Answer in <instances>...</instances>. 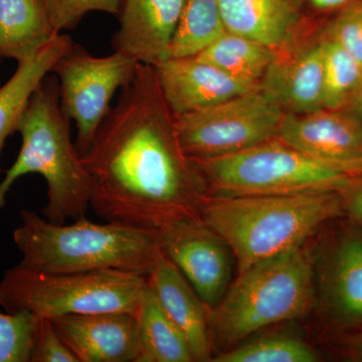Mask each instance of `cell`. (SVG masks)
<instances>
[{
	"mask_svg": "<svg viewBox=\"0 0 362 362\" xmlns=\"http://www.w3.org/2000/svg\"><path fill=\"white\" fill-rule=\"evenodd\" d=\"M278 139L313 158L362 173V120L346 107L285 114Z\"/></svg>",
	"mask_w": 362,
	"mask_h": 362,
	"instance_id": "8fae6325",
	"label": "cell"
},
{
	"mask_svg": "<svg viewBox=\"0 0 362 362\" xmlns=\"http://www.w3.org/2000/svg\"><path fill=\"white\" fill-rule=\"evenodd\" d=\"M259 88L285 114L323 109L321 40L286 51L277 49Z\"/></svg>",
	"mask_w": 362,
	"mask_h": 362,
	"instance_id": "5bb4252c",
	"label": "cell"
},
{
	"mask_svg": "<svg viewBox=\"0 0 362 362\" xmlns=\"http://www.w3.org/2000/svg\"><path fill=\"white\" fill-rule=\"evenodd\" d=\"M189 162L199 185L220 197L339 192L361 173L275 139L230 156Z\"/></svg>",
	"mask_w": 362,
	"mask_h": 362,
	"instance_id": "52a82bcc",
	"label": "cell"
},
{
	"mask_svg": "<svg viewBox=\"0 0 362 362\" xmlns=\"http://www.w3.org/2000/svg\"><path fill=\"white\" fill-rule=\"evenodd\" d=\"M310 256L298 247L240 272L220 303L209 310L211 345L232 344L257 331L306 315L314 304Z\"/></svg>",
	"mask_w": 362,
	"mask_h": 362,
	"instance_id": "5b68a950",
	"label": "cell"
},
{
	"mask_svg": "<svg viewBox=\"0 0 362 362\" xmlns=\"http://www.w3.org/2000/svg\"><path fill=\"white\" fill-rule=\"evenodd\" d=\"M59 33L45 0H0V56L21 63Z\"/></svg>",
	"mask_w": 362,
	"mask_h": 362,
	"instance_id": "ffe728a7",
	"label": "cell"
},
{
	"mask_svg": "<svg viewBox=\"0 0 362 362\" xmlns=\"http://www.w3.org/2000/svg\"><path fill=\"white\" fill-rule=\"evenodd\" d=\"M70 121L62 110L58 77L45 76L30 95L18 122L21 151L0 182V209L18 178L37 173L47 182V202L42 214L47 221L63 225L85 216L90 207V180L71 142Z\"/></svg>",
	"mask_w": 362,
	"mask_h": 362,
	"instance_id": "3957f363",
	"label": "cell"
},
{
	"mask_svg": "<svg viewBox=\"0 0 362 362\" xmlns=\"http://www.w3.org/2000/svg\"><path fill=\"white\" fill-rule=\"evenodd\" d=\"M339 192L344 216L351 218L362 230V173L352 176Z\"/></svg>",
	"mask_w": 362,
	"mask_h": 362,
	"instance_id": "f546056e",
	"label": "cell"
},
{
	"mask_svg": "<svg viewBox=\"0 0 362 362\" xmlns=\"http://www.w3.org/2000/svg\"><path fill=\"white\" fill-rule=\"evenodd\" d=\"M343 216L339 192L218 197L202 201L201 211L232 250L239 273L301 247L319 226Z\"/></svg>",
	"mask_w": 362,
	"mask_h": 362,
	"instance_id": "7a4b0ae2",
	"label": "cell"
},
{
	"mask_svg": "<svg viewBox=\"0 0 362 362\" xmlns=\"http://www.w3.org/2000/svg\"><path fill=\"white\" fill-rule=\"evenodd\" d=\"M354 1L356 0H308L309 4L314 8L323 11L339 8V7H345Z\"/></svg>",
	"mask_w": 362,
	"mask_h": 362,
	"instance_id": "1f68e13d",
	"label": "cell"
},
{
	"mask_svg": "<svg viewBox=\"0 0 362 362\" xmlns=\"http://www.w3.org/2000/svg\"><path fill=\"white\" fill-rule=\"evenodd\" d=\"M136 317L138 321L136 362L194 361L187 340L162 310L149 285L143 295Z\"/></svg>",
	"mask_w": 362,
	"mask_h": 362,
	"instance_id": "44dd1931",
	"label": "cell"
},
{
	"mask_svg": "<svg viewBox=\"0 0 362 362\" xmlns=\"http://www.w3.org/2000/svg\"><path fill=\"white\" fill-rule=\"evenodd\" d=\"M324 37L339 45L362 66V1L345 6L331 21Z\"/></svg>",
	"mask_w": 362,
	"mask_h": 362,
	"instance_id": "83f0119b",
	"label": "cell"
},
{
	"mask_svg": "<svg viewBox=\"0 0 362 362\" xmlns=\"http://www.w3.org/2000/svg\"><path fill=\"white\" fill-rule=\"evenodd\" d=\"M187 0H123L114 51L156 66L170 58L171 44Z\"/></svg>",
	"mask_w": 362,
	"mask_h": 362,
	"instance_id": "4fadbf2b",
	"label": "cell"
},
{
	"mask_svg": "<svg viewBox=\"0 0 362 362\" xmlns=\"http://www.w3.org/2000/svg\"><path fill=\"white\" fill-rule=\"evenodd\" d=\"M138 63L123 52L95 57L73 44L52 66L59 78L62 110L77 126L75 146L85 156L110 111L116 90L134 77Z\"/></svg>",
	"mask_w": 362,
	"mask_h": 362,
	"instance_id": "9c48e42d",
	"label": "cell"
},
{
	"mask_svg": "<svg viewBox=\"0 0 362 362\" xmlns=\"http://www.w3.org/2000/svg\"><path fill=\"white\" fill-rule=\"evenodd\" d=\"M354 109L357 115L361 117L362 120V84L359 88L358 92H357L356 98L354 99Z\"/></svg>",
	"mask_w": 362,
	"mask_h": 362,
	"instance_id": "d6a6232c",
	"label": "cell"
},
{
	"mask_svg": "<svg viewBox=\"0 0 362 362\" xmlns=\"http://www.w3.org/2000/svg\"><path fill=\"white\" fill-rule=\"evenodd\" d=\"M228 32L270 49L291 44L301 21L303 0H218Z\"/></svg>",
	"mask_w": 362,
	"mask_h": 362,
	"instance_id": "ac0fdd59",
	"label": "cell"
},
{
	"mask_svg": "<svg viewBox=\"0 0 362 362\" xmlns=\"http://www.w3.org/2000/svg\"><path fill=\"white\" fill-rule=\"evenodd\" d=\"M21 218L13 242L23 257L18 266L28 270H120L147 276L163 252L158 233L122 223H96L83 216L71 225H57L26 209Z\"/></svg>",
	"mask_w": 362,
	"mask_h": 362,
	"instance_id": "277c9868",
	"label": "cell"
},
{
	"mask_svg": "<svg viewBox=\"0 0 362 362\" xmlns=\"http://www.w3.org/2000/svg\"><path fill=\"white\" fill-rule=\"evenodd\" d=\"M39 317L0 312V362H30Z\"/></svg>",
	"mask_w": 362,
	"mask_h": 362,
	"instance_id": "484cf974",
	"label": "cell"
},
{
	"mask_svg": "<svg viewBox=\"0 0 362 362\" xmlns=\"http://www.w3.org/2000/svg\"><path fill=\"white\" fill-rule=\"evenodd\" d=\"M164 99L175 115L209 108L257 89L195 57L169 58L154 66Z\"/></svg>",
	"mask_w": 362,
	"mask_h": 362,
	"instance_id": "9a60e30c",
	"label": "cell"
},
{
	"mask_svg": "<svg viewBox=\"0 0 362 362\" xmlns=\"http://www.w3.org/2000/svg\"><path fill=\"white\" fill-rule=\"evenodd\" d=\"M147 281L162 310L187 340L194 361H211L209 309L163 252L147 275Z\"/></svg>",
	"mask_w": 362,
	"mask_h": 362,
	"instance_id": "2e32d148",
	"label": "cell"
},
{
	"mask_svg": "<svg viewBox=\"0 0 362 362\" xmlns=\"http://www.w3.org/2000/svg\"><path fill=\"white\" fill-rule=\"evenodd\" d=\"M226 32L218 0H187L171 44L170 58L197 57Z\"/></svg>",
	"mask_w": 362,
	"mask_h": 362,
	"instance_id": "603a6c76",
	"label": "cell"
},
{
	"mask_svg": "<svg viewBox=\"0 0 362 362\" xmlns=\"http://www.w3.org/2000/svg\"><path fill=\"white\" fill-rule=\"evenodd\" d=\"M275 52L259 42L226 30L195 58L211 64L240 82L259 87Z\"/></svg>",
	"mask_w": 362,
	"mask_h": 362,
	"instance_id": "7402d4cb",
	"label": "cell"
},
{
	"mask_svg": "<svg viewBox=\"0 0 362 362\" xmlns=\"http://www.w3.org/2000/svg\"><path fill=\"white\" fill-rule=\"evenodd\" d=\"M82 159L90 206L102 220L158 233L180 218H201L199 182L154 66L138 64Z\"/></svg>",
	"mask_w": 362,
	"mask_h": 362,
	"instance_id": "6da1fadb",
	"label": "cell"
},
{
	"mask_svg": "<svg viewBox=\"0 0 362 362\" xmlns=\"http://www.w3.org/2000/svg\"><path fill=\"white\" fill-rule=\"evenodd\" d=\"M147 287V276L135 272L47 273L16 266L4 272L0 281V306L8 313L25 311L49 319L104 312L136 314Z\"/></svg>",
	"mask_w": 362,
	"mask_h": 362,
	"instance_id": "8992f818",
	"label": "cell"
},
{
	"mask_svg": "<svg viewBox=\"0 0 362 362\" xmlns=\"http://www.w3.org/2000/svg\"><path fill=\"white\" fill-rule=\"evenodd\" d=\"M284 115L257 88L209 108L175 115L176 134L187 158H216L278 139Z\"/></svg>",
	"mask_w": 362,
	"mask_h": 362,
	"instance_id": "ba28073f",
	"label": "cell"
},
{
	"mask_svg": "<svg viewBox=\"0 0 362 362\" xmlns=\"http://www.w3.org/2000/svg\"><path fill=\"white\" fill-rule=\"evenodd\" d=\"M326 310L339 327H362V232L344 233L331 250L322 278Z\"/></svg>",
	"mask_w": 362,
	"mask_h": 362,
	"instance_id": "e0dca14e",
	"label": "cell"
},
{
	"mask_svg": "<svg viewBox=\"0 0 362 362\" xmlns=\"http://www.w3.org/2000/svg\"><path fill=\"white\" fill-rule=\"evenodd\" d=\"M214 362H315V350L299 338L269 337L213 357Z\"/></svg>",
	"mask_w": 362,
	"mask_h": 362,
	"instance_id": "d4e9b609",
	"label": "cell"
},
{
	"mask_svg": "<svg viewBox=\"0 0 362 362\" xmlns=\"http://www.w3.org/2000/svg\"><path fill=\"white\" fill-rule=\"evenodd\" d=\"M73 44L69 35L58 33L33 56L18 63L9 80L0 85V159L7 138L18 130L30 95ZM1 173L0 163V175Z\"/></svg>",
	"mask_w": 362,
	"mask_h": 362,
	"instance_id": "d6986e66",
	"label": "cell"
},
{
	"mask_svg": "<svg viewBox=\"0 0 362 362\" xmlns=\"http://www.w3.org/2000/svg\"><path fill=\"white\" fill-rule=\"evenodd\" d=\"M0 85H1V84H0Z\"/></svg>",
	"mask_w": 362,
	"mask_h": 362,
	"instance_id": "e575fe53",
	"label": "cell"
},
{
	"mask_svg": "<svg viewBox=\"0 0 362 362\" xmlns=\"http://www.w3.org/2000/svg\"><path fill=\"white\" fill-rule=\"evenodd\" d=\"M52 26L57 33L73 30L90 11L118 16L123 0H45Z\"/></svg>",
	"mask_w": 362,
	"mask_h": 362,
	"instance_id": "4316f807",
	"label": "cell"
},
{
	"mask_svg": "<svg viewBox=\"0 0 362 362\" xmlns=\"http://www.w3.org/2000/svg\"><path fill=\"white\" fill-rule=\"evenodd\" d=\"M162 251L187 279L209 310L225 296L233 252L202 218H180L158 233Z\"/></svg>",
	"mask_w": 362,
	"mask_h": 362,
	"instance_id": "30bf717a",
	"label": "cell"
},
{
	"mask_svg": "<svg viewBox=\"0 0 362 362\" xmlns=\"http://www.w3.org/2000/svg\"><path fill=\"white\" fill-rule=\"evenodd\" d=\"M1 59H2L1 56H0V63H1Z\"/></svg>",
	"mask_w": 362,
	"mask_h": 362,
	"instance_id": "836d02e7",
	"label": "cell"
},
{
	"mask_svg": "<svg viewBox=\"0 0 362 362\" xmlns=\"http://www.w3.org/2000/svg\"><path fill=\"white\" fill-rule=\"evenodd\" d=\"M30 362H78L54 329L52 319L40 318Z\"/></svg>",
	"mask_w": 362,
	"mask_h": 362,
	"instance_id": "f1b7e54d",
	"label": "cell"
},
{
	"mask_svg": "<svg viewBox=\"0 0 362 362\" xmlns=\"http://www.w3.org/2000/svg\"><path fill=\"white\" fill-rule=\"evenodd\" d=\"M343 349L352 361L362 362V330L349 333L343 339Z\"/></svg>",
	"mask_w": 362,
	"mask_h": 362,
	"instance_id": "4dcf8cb0",
	"label": "cell"
},
{
	"mask_svg": "<svg viewBox=\"0 0 362 362\" xmlns=\"http://www.w3.org/2000/svg\"><path fill=\"white\" fill-rule=\"evenodd\" d=\"M323 108L340 109L354 101L362 84V66L332 40H321Z\"/></svg>",
	"mask_w": 362,
	"mask_h": 362,
	"instance_id": "cb8c5ba5",
	"label": "cell"
},
{
	"mask_svg": "<svg viewBox=\"0 0 362 362\" xmlns=\"http://www.w3.org/2000/svg\"><path fill=\"white\" fill-rule=\"evenodd\" d=\"M52 321L78 362H136L138 321L134 313L71 314Z\"/></svg>",
	"mask_w": 362,
	"mask_h": 362,
	"instance_id": "7c38bea8",
	"label": "cell"
}]
</instances>
